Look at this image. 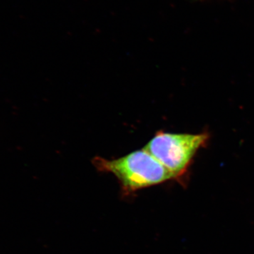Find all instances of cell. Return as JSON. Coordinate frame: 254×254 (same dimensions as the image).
Wrapping results in <instances>:
<instances>
[{"mask_svg":"<svg viewBox=\"0 0 254 254\" xmlns=\"http://www.w3.org/2000/svg\"><path fill=\"white\" fill-rule=\"evenodd\" d=\"M208 135L202 133H174L158 131L144 149L153 155L177 179L186 173L196 152L208 141Z\"/></svg>","mask_w":254,"mask_h":254,"instance_id":"obj_2","label":"cell"},{"mask_svg":"<svg viewBox=\"0 0 254 254\" xmlns=\"http://www.w3.org/2000/svg\"><path fill=\"white\" fill-rule=\"evenodd\" d=\"M98 170L113 174L125 194L174 179L173 175L144 148L113 160L95 158Z\"/></svg>","mask_w":254,"mask_h":254,"instance_id":"obj_1","label":"cell"}]
</instances>
